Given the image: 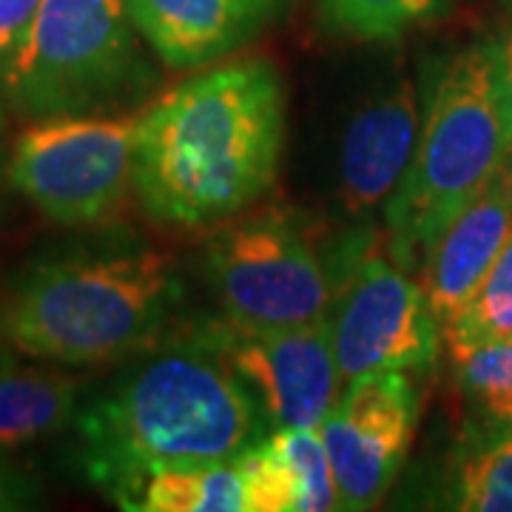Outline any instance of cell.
Segmentation results:
<instances>
[{
    "label": "cell",
    "mask_w": 512,
    "mask_h": 512,
    "mask_svg": "<svg viewBox=\"0 0 512 512\" xmlns=\"http://www.w3.org/2000/svg\"><path fill=\"white\" fill-rule=\"evenodd\" d=\"M245 512L339 510L328 450L319 427H279L237 458Z\"/></svg>",
    "instance_id": "obj_14"
},
{
    "label": "cell",
    "mask_w": 512,
    "mask_h": 512,
    "mask_svg": "<svg viewBox=\"0 0 512 512\" xmlns=\"http://www.w3.org/2000/svg\"><path fill=\"white\" fill-rule=\"evenodd\" d=\"M9 367H15V348L0 336V370H9Z\"/></svg>",
    "instance_id": "obj_24"
},
{
    "label": "cell",
    "mask_w": 512,
    "mask_h": 512,
    "mask_svg": "<svg viewBox=\"0 0 512 512\" xmlns=\"http://www.w3.org/2000/svg\"><path fill=\"white\" fill-rule=\"evenodd\" d=\"M419 89L399 80L350 120L339 154V202L365 217L396 194L419 140Z\"/></svg>",
    "instance_id": "obj_11"
},
{
    "label": "cell",
    "mask_w": 512,
    "mask_h": 512,
    "mask_svg": "<svg viewBox=\"0 0 512 512\" xmlns=\"http://www.w3.org/2000/svg\"><path fill=\"white\" fill-rule=\"evenodd\" d=\"M447 507L512 512V421H487L458 441L447 467Z\"/></svg>",
    "instance_id": "obj_16"
},
{
    "label": "cell",
    "mask_w": 512,
    "mask_h": 512,
    "mask_svg": "<svg viewBox=\"0 0 512 512\" xmlns=\"http://www.w3.org/2000/svg\"><path fill=\"white\" fill-rule=\"evenodd\" d=\"M285 89L274 63L245 57L194 74L137 120L134 191L183 228L242 214L276 180Z\"/></svg>",
    "instance_id": "obj_1"
},
{
    "label": "cell",
    "mask_w": 512,
    "mask_h": 512,
    "mask_svg": "<svg viewBox=\"0 0 512 512\" xmlns=\"http://www.w3.org/2000/svg\"><path fill=\"white\" fill-rule=\"evenodd\" d=\"M458 387L487 421H512V339L450 353Z\"/></svg>",
    "instance_id": "obj_20"
},
{
    "label": "cell",
    "mask_w": 512,
    "mask_h": 512,
    "mask_svg": "<svg viewBox=\"0 0 512 512\" xmlns=\"http://www.w3.org/2000/svg\"><path fill=\"white\" fill-rule=\"evenodd\" d=\"M507 188H510V200H512V163L507 165Z\"/></svg>",
    "instance_id": "obj_25"
},
{
    "label": "cell",
    "mask_w": 512,
    "mask_h": 512,
    "mask_svg": "<svg viewBox=\"0 0 512 512\" xmlns=\"http://www.w3.org/2000/svg\"><path fill=\"white\" fill-rule=\"evenodd\" d=\"M342 382L376 370H430L439 359V319L419 279L367 242L328 313Z\"/></svg>",
    "instance_id": "obj_8"
},
{
    "label": "cell",
    "mask_w": 512,
    "mask_h": 512,
    "mask_svg": "<svg viewBox=\"0 0 512 512\" xmlns=\"http://www.w3.org/2000/svg\"><path fill=\"white\" fill-rule=\"evenodd\" d=\"M177 296L171 259L151 248L46 256L0 299V336L37 362H120L154 345Z\"/></svg>",
    "instance_id": "obj_3"
},
{
    "label": "cell",
    "mask_w": 512,
    "mask_h": 512,
    "mask_svg": "<svg viewBox=\"0 0 512 512\" xmlns=\"http://www.w3.org/2000/svg\"><path fill=\"white\" fill-rule=\"evenodd\" d=\"M74 424L83 473L106 495L148 467L237 458L271 430L251 390L197 336L128 367Z\"/></svg>",
    "instance_id": "obj_2"
},
{
    "label": "cell",
    "mask_w": 512,
    "mask_h": 512,
    "mask_svg": "<svg viewBox=\"0 0 512 512\" xmlns=\"http://www.w3.org/2000/svg\"><path fill=\"white\" fill-rule=\"evenodd\" d=\"M507 339H512V237L478 285L470 305L458 313L453 325L444 328L450 353Z\"/></svg>",
    "instance_id": "obj_18"
},
{
    "label": "cell",
    "mask_w": 512,
    "mask_h": 512,
    "mask_svg": "<svg viewBox=\"0 0 512 512\" xmlns=\"http://www.w3.org/2000/svg\"><path fill=\"white\" fill-rule=\"evenodd\" d=\"M131 0H43L3 69L9 100L29 117L106 106L137 74Z\"/></svg>",
    "instance_id": "obj_6"
},
{
    "label": "cell",
    "mask_w": 512,
    "mask_h": 512,
    "mask_svg": "<svg viewBox=\"0 0 512 512\" xmlns=\"http://www.w3.org/2000/svg\"><path fill=\"white\" fill-rule=\"evenodd\" d=\"M444 6L447 0H319L330 29L356 40H396Z\"/></svg>",
    "instance_id": "obj_19"
},
{
    "label": "cell",
    "mask_w": 512,
    "mask_h": 512,
    "mask_svg": "<svg viewBox=\"0 0 512 512\" xmlns=\"http://www.w3.org/2000/svg\"><path fill=\"white\" fill-rule=\"evenodd\" d=\"M43 0H0V72L26 40Z\"/></svg>",
    "instance_id": "obj_21"
},
{
    "label": "cell",
    "mask_w": 512,
    "mask_h": 512,
    "mask_svg": "<svg viewBox=\"0 0 512 512\" xmlns=\"http://www.w3.org/2000/svg\"><path fill=\"white\" fill-rule=\"evenodd\" d=\"M325 256L291 211H262L220 228L205 245L222 316L242 328H305L328 319L353 262L365 251Z\"/></svg>",
    "instance_id": "obj_5"
},
{
    "label": "cell",
    "mask_w": 512,
    "mask_h": 512,
    "mask_svg": "<svg viewBox=\"0 0 512 512\" xmlns=\"http://www.w3.org/2000/svg\"><path fill=\"white\" fill-rule=\"evenodd\" d=\"M512 237L507 171L467 202L421 256V288L439 319L441 333L470 305L478 285Z\"/></svg>",
    "instance_id": "obj_12"
},
{
    "label": "cell",
    "mask_w": 512,
    "mask_h": 512,
    "mask_svg": "<svg viewBox=\"0 0 512 512\" xmlns=\"http://www.w3.org/2000/svg\"><path fill=\"white\" fill-rule=\"evenodd\" d=\"M512 157L510 120L490 35L441 60L427 86L413 163L387 200V251L404 271Z\"/></svg>",
    "instance_id": "obj_4"
},
{
    "label": "cell",
    "mask_w": 512,
    "mask_h": 512,
    "mask_svg": "<svg viewBox=\"0 0 512 512\" xmlns=\"http://www.w3.org/2000/svg\"><path fill=\"white\" fill-rule=\"evenodd\" d=\"M80 387L52 370H0V447L52 436L77 419Z\"/></svg>",
    "instance_id": "obj_17"
},
{
    "label": "cell",
    "mask_w": 512,
    "mask_h": 512,
    "mask_svg": "<svg viewBox=\"0 0 512 512\" xmlns=\"http://www.w3.org/2000/svg\"><path fill=\"white\" fill-rule=\"evenodd\" d=\"M282 0H131L137 32L174 69L237 52L274 18Z\"/></svg>",
    "instance_id": "obj_13"
},
{
    "label": "cell",
    "mask_w": 512,
    "mask_h": 512,
    "mask_svg": "<svg viewBox=\"0 0 512 512\" xmlns=\"http://www.w3.org/2000/svg\"><path fill=\"white\" fill-rule=\"evenodd\" d=\"M137 120L86 111L35 117L12 148L9 180L49 220H106L134 188Z\"/></svg>",
    "instance_id": "obj_7"
},
{
    "label": "cell",
    "mask_w": 512,
    "mask_h": 512,
    "mask_svg": "<svg viewBox=\"0 0 512 512\" xmlns=\"http://www.w3.org/2000/svg\"><path fill=\"white\" fill-rule=\"evenodd\" d=\"M419 410L410 370H376L345 384L319 427L339 510H373L382 501L413 444Z\"/></svg>",
    "instance_id": "obj_10"
},
{
    "label": "cell",
    "mask_w": 512,
    "mask_h": 512,
    "mask_svg": "<svg viewBox=\"0 0 512 512\" xmlns=\"http://www.w3.org/2000/svg\"><path fill=\"white\" fill-rule=\"evenodd\" d=\"M109 498L131 512H245L234 458L148 467L120 481Z\"/></svg>",
    "instance_id": "obj_15"
},
{
    "label": "cell",
    "mask_w": 512,
    "mask_h": 512,
    "mask_svg": "<svg viewBox=\"0 0 512 512\" xmlns=\"http://www.w3.org/2000/svg\"><path fill=\"white\" fill-rule=\"evenodd\" d=\"M37 498L35 478L26 476L15 464L0 458V512L26 510Z\"/></svg>",
    "instance_id": "obj_23"
},
{
    "label": "cell",
    "mask_w": 512,
    "mask_h": 512,
    "mask_svg": "<svg viewBox=\"0 0 512 512\" xmlns=\"http://www.w3.org/2000/svg\"><path fill=\"white\" fill-rule=\"evenodd\" d=\"M251 390L271 430L322 427L345 382L328 319L305 328H242L222 316L194 333Z\"/></svg>",
    "instance_id": "obj_9"
},
{
    "label": "cell",
    "mask_w": 512,
    "mask_h": 512,
    "mask_svg": "<svg viewBox=\"0 0 512 512\" xmlns=\"http://www.w3.org/2000/svg\"><path fill=\"white\" fill-rule=\"evenodd\" d=\"M493 40L495 63H498V80H501V94H504V106H507V120H510L512 137V0H504L498 26L490 35ZM512 163V157H510Z\"/></svg>",
    "instance_id": "obj_22"
}]
</instances>
